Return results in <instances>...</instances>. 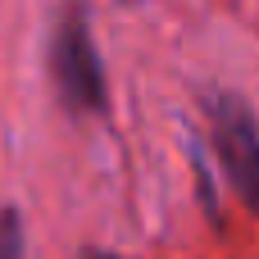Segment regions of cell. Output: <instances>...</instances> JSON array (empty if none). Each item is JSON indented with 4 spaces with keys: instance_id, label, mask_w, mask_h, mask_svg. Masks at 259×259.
Wrapping results in <instances>:
<instances>
[{
    "instance_id": "6da1fadb",
    "label": "cell",
    "mask_w": 259,
    "mask_h": 259,
    "mask_svg": "<svg viewBox=\"0 0 259 259\" xmlns=\"http://www.w3.org/2000/svg\"><path fill=\"white\" fill-rule=\"evenodd\" d=\"M50 82H55L59 105L73 118H96V114L109 109V87H105V73H100V55H96V36H91L82 0H68L59 23H55Z\"/></svg>"
},
{
    "instance_id": "7a4b0ae2",
    "label": "cell",
    "mask_w": 259,
    "mask_h": 259,
    "mask_svg": "<svg viewBox=\"0 0 259 259\" xmlns=\"http://www.w3.org/2000/svg\"><path fill=\"white\" fill-rule=\"evenodd\" d=\"M214 118V150L237 187L241 200H255V114L241 96H223L209 109Z\"/></svg>"
},
{
    "instance_id": "3957f363",
    "label": "cell",
    "mask_w": 259,
    "mask_h": 259,
    "mask_svg": "<svg viewBox=\"0 0 259 259\" xmlns=\"http://www.w3.org/2000/svg\"><path fill=\"white\" fill-rule=\"evenodd\" d=\"M0 259H23V219H18V209H0Z\"/></svg>"
},
{
    "instance_id": "277c9868",
    "label": "cell",
    "mask_w": 259,
    "mask_h": 259,
    "mask_svg": "<svg viewBox=\"0 0 259 259\" xmlns=\"http://www.w3.org/2000/svg\"><path fill=\"white\" fill-rule=\"evenodd\" d=\"M87 259H123V255H96V250H91V255H87Z\"/></svg>"
}]
</instances>
